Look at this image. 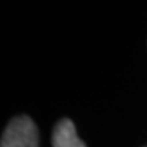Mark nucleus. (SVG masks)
Listing matches in <instances>:
<instances>
[{"mask_svg":"<svg viewBox=\"0 0 147 147\" xmlns=\"http://www.w3.org/2000/svg\"><path fill=\"white\" fill-rule=\"evenodd\" d=\"M0 147H39V134L31 118L18 116L11 119L3 131Z\"/></svg>","mask_w":147,"mask_h":147,"instance_id":"1","label":"nucleus"},{"mask_svg":"<svg viewBox=\"0 0 147 147\" xmlns=\"http://www.w3.org/2000/svg\"><path fill=\"white\" fill-rule=\"evenodd\" d=\"M53 147H85L70 119H61L53 132Z\"/></svg>","mask_w":147,"mask_h":147,"instance_id":"2","label":"nucleus"}]
</instances>
